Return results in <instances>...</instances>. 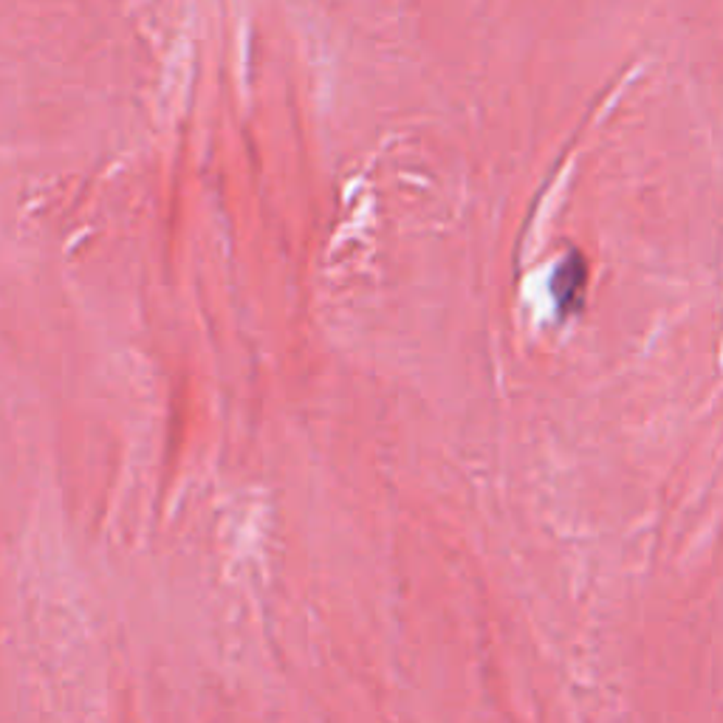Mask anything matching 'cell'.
Segmentation results:
<instances>
[{"mask_svg": "<svg viewBox=\"0 0 723 723\" xmlns=\"http://www.w3.org/2000/svg\"><path fill=\"white\" fill-rule=\"evenodd\" d=\"M583 281H585V269L583 263H579V258H571L565 260L560 266V272L554 274V281H551V291H554L557 297V306L560 309H571V306H576V297L571 295V291H583Z\"/></svg>", "mask_w": 723, "mask_h": 723, "instance_id": "cell-1", "label": "cell"}]
</instances>
